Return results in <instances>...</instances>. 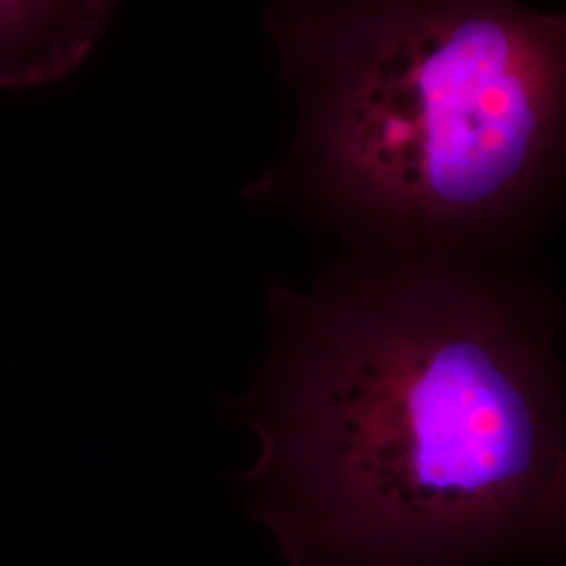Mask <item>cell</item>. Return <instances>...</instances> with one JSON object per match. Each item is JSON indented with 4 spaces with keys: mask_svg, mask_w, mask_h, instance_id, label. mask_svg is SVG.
<instances>
[{
    "mask_svg": "<svg viewBox=\"0 0 566 566\" xmlns=\"http://www.w3.org/2000/svg\"><path fill=\"white\" fill-rule=\"evenodd\" d=\"M238 479L290 566H476L563 542V303L506 259L359 254L273 285Z\"/></svg>",
    "mask_w": 566,
    "mask_h": 566,
    "instance_id": "cell-1",
    "label": "cell"
},
{
    "mask_svg": "<svg viewBox=\"0 0 566 566\" xmlns=\"http://www.w3.org/2000/svg\"><path fill=\"white\" fill-rule=\"evenodd\" d=\"M292 187L359 254L506 259L558 187L565 23L528 0H344Z\"/></svg>",
    "mask_w": 566,
    "mask_h": 566,
    "instance_id": "cell-2",
    "label": "cell"
},
{
    "mask_svg": "<svg viewBox=\"0 0 566 566\" xmlns=\"http://www.w3.org/2000/svg\"><path fill=\"white\" fill-rule=\"evenodd\" d=\"M109 0H0V84L46 81L81 60Z\"/></svg>",
    "mask_w": 566,
    "mask_h": 566,
    "instance_id": "cell-3",
    "label": "cell"
}]
</instances>
